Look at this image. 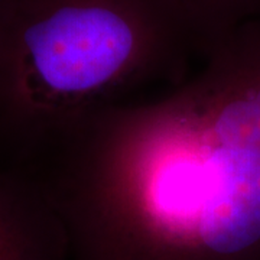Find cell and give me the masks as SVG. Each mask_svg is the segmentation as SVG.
I'll use <instances>...</instances> for the list:
<instances>
[{
	"mask_svg": "<svg viewBox=\"0 0 260 260\" xmlns=\"http://www.w3.org/2000/svg\"><path fill=\"white\" fill-rule=\"evenodd\" d=\"M34 167L73 260H260V15Z\"/></svg>",
	"mask_w": 260,
	"mask_h": 260,
	"instance_id": "obj_1",
	"label": "cell"
},
{
	"mask_svg": "<svg viewBox=\"0 0 260 260\" xmlns=\"http://www.w3.org/2000/svg\"><path fill=\"white\" fill-rule=\"evenodd\" d=\"M200 56L181 0H0V149L34 167Z\"/></svg>",
	"mask_w": 260,
	"mask_h": 260,
	"instance_id": "obj_2",
	"label": "cell"
},
{
	"mask_svg": "<svg viewBox=\"0 0 260 260\" xmlns=\"http://www.w3.org/2000/svg\"><path fill=\"white\" fill-rule=\"evenodd\" d=\"M0 260H73L65 225L42 184L2 150Z\"/></svg>",
	"mask_w": 260,
	"mask_h": 260,
	"instance_id": "obj_3",
	"label": "cell"
},
{
	"mask_svg": "<svg viewBox=\"0 0 260 260\" xmlns=\"http://www.w3.org/2000/svg\"><path fill=\"white\" fill-rule=\"evenodd\" d=\"M200 45V58L240 23L260 15V0H181Z\"/></svg>",
	"mask_w": 260,
	"mask_h": 260,
	"instance_id": "obj_4",
	"label": "cell"
}]
</instances>
